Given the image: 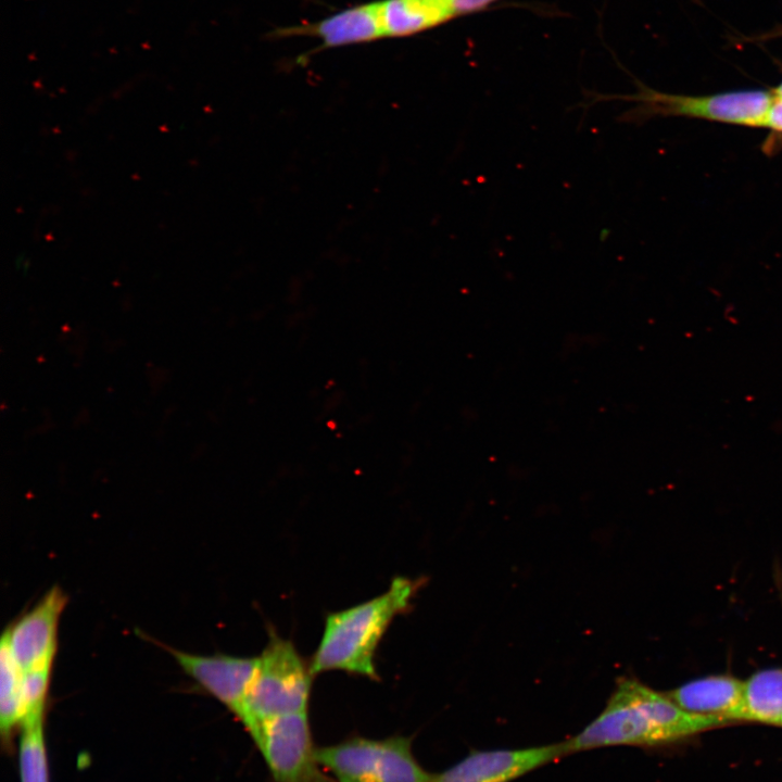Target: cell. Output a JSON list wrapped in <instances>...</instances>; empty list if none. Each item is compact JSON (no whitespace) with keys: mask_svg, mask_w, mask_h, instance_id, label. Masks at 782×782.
<instances>
[{"mask_svg":"<svg viewBox=\"0 0 782 782\" xmlns=\"http://www.w3.org/2000/svg\"><path fill=\"white\" fill-rule=\"evenodd\" d=\"M727 726L717 718L680 708L667 694L625 679L605 709L581 732L566 741L568 753L616 745L660 746L678 743Z\"/></svg>","mask_w":782,"mask_h":782,"instance_id":"obj_1","label":"cell"},{"mask_svg":"<svg viewBox=\"0 0 782 782\" xmlns=\"http://www.w3.org/2000/svg\"><path fill=\"white\" fill-rule=\"evenodd\" d=\"M420 584L398 576L382 594L329 614L312 658V673L341 670L377 680V646L395 616L407 611Z\"/></svg>","mask_w":782,"mask_h":782,"instance_id":"obj_2","label":"cell"},{"mask_svg":"<svg viewBox=\"0 0 782 782\" xmlns=\"http://www.w3.org/2000/svg\"><path fill=\"white\" fill-rule=\"evenodd\" d=\"M312 676L294 645L272 631L258 656L241 718L253 740L264 722L307 710Z\"/></svg>","mask_w":782,"mask_h":782,"instance_id":"obj_3","label":"cell"},{"mask_svg":"<svg viewBox=\"0 0 782 782\" xmlns=\"http://www.w3.org/2000/svg\"><path fill=\"white\" fill-rule=\"evenodd\" d=\"M590 97L592 99L588 105L608 100L635 102L634 108L617 117L623 123H636L654 115H676L745 126H764L774 100L772 92L764 90L682 96L656 91L646 86H640L633 94L594 93Z\"/></svg>","mask_w":782,"mask_h":782,"instance_id":"obj_4","label":"cell"},{"mask_svg":"<svg viewBox=\"0 0 782 782\" xmlns=\"http://www.w3.org/2000/svg\"><path fill=\"white\" fill-rule=\"evenodd\" d=\"M316 758L335 782H431L412 752L411 740L353 737L316 748Z\"/></svg>","mask_w":782,"mask_h":782,"instance_id":"obj_5","label":"cell"},{"mask_svg":"<svg viewBox=\"0 0 782 782\" xmlns=\"http://www.w3.org/2000/svg\"><path fill=\"white\" fill-rule=\"evenodd\" d=\"M253 741L276 782H335L316 758L307 710L264 722Z\"/></svg>","mask_w":782,"mask_h":782,"instance_id":"obj_6","label":"cell"},{"mask_svg":"<svg viewBox=\"0 0 782 782\" xmlns=\"http://www.w3.org/2000/svg\"><path fill=\"white\" fill-rule=\"evenodd\" d=\"M566 755V741L522 749L476 751L433 774L431 782H510Z\"/></svg>","mask_w":782,"mask_h":782,"instance_id":"obj_7","label":"cell"},{"mask_svg":"<svg viewBox=\"0 0 782 782\" xmlns=\"http://www.w3.org/2000/svg\"><path fill=\"white\" fill-rule=\"evenodd\" d=\"M168 651L188 676L241 720L258 657L204 656L173 648Z\"/></svg>","mask_w":782,"mask_h":782,"instance_id":"obj_8","label":"cell"},{"mask_svg":"<svg viewBox=\"0 0 782 782\" xmlns=\"http://www.w3.org/2000/svg\"><path fill=\"white\" fill-rule=\"evenodd\" d=\"M67 597L53 586L39 603L5 630L15 663L22 672L53 664L56 633Z\"/></svg>","mask_w":782,"mask_h":782,"instance_id":"obj_9","label":"cell"},{"mask_svg":"<svg viewBox=\"0 0 782 782\" xmlns=\"http://www.w3.org/2000/svg\"><path fill=\"white\" fill-rule=\"evenodd\" d=\"M667 695L690 714L717 718L726 724L742 722L743 681L733 676L695 679L671 690Z\"/></svg>","mask_w":782,"mask_h":782,"instance_id":"obj_10","label":"cell"},{"mask_svg":"<svg viewBox=\"0 0 782 782\" xmlns=\"http://www.w3.org/2000/svg\"><path fill=\"white\" fill-rule=\"evenodd\" d=\"M310 35L321 48L370 42L386 37L380 2H369L341 10L318 22L282 29L280 35Z\"/></svg>","mask_w":782,"mask_h":782,"instance_id":"obj_11","label":"cell"},{"mask_svg":"<svg viewBox=\"0 0 782 782\" xmlns=\"http://www.w3.org/2000/svg\"><path fill=\"white\" fill-rule=\"evenodd\" d=\"M386 37L419 34L455 17L451 0H381Z\"/></svg>","mask_w":782,"mask_h":782,"instance_id":"obj_12","label":"cell"},{"mask_svg":"<svg viewBox=\"0 0 782 782\" xmlns=\"http://www.w3.org/2000/svg\"><path fill=\"white\" fill-rule=\"evenodd\" d=\"M782 718V668L762 669L743 681L742 722L778 726Z\"/></svg>","mask_w":782,"mask_h":782,"instance_id":"obj_13","label":"cell"},{"mask_svg":"<svg viewBox=\"0 0 782 782\" xmlns=\"http://www.w3.org/2000/svg\"><path fill=\"white\" fill-rule=\"evenodd\" d=\"M18 748L21 782H49L43 714L25 718Z\"/></svg>","mask_w":782,"mask_h":782,"instance_id":"obj_14","label":"cell"},{"mask_svg":"<svg viewBox=\"0 0 782 782\" xmlns=\"http://www.w3.org/2000/svg\"><path fill=\"white\" fill-rule=\"evenodd\" d=\"M0 726L2 733L10 735L22 720V671L12 655L5 631L0 642Z\"/></svg>","mask_w":782,"mask_h":782,"instance_id":"obj_15","label":"cell"},{"mask_svg":"<svg viewBox=\"0 0 782 782\" xmlns=\"http://www.w3.org/2000/svg\"><path fill=\"white\" fill-rule=\"evenodd\" d=\"M52 665L22 672L21 710L22 721L34 715L43 714Z\"/></svg>","mask_w":782,"mask_h":782,"instance_id":"obj_16","label":"cell"},{"mask_svg":"<svg viewBox=\"0 0 782 782\" xmlns=\"http://www.w3.org/2000/svg\"><path fill=\"white\" fill-rule=\"evenodd\" d=\"M497 0H451L454 15H466L479 12Z\"/></svg>","mask_w":782,"mask_h":782,"instance_id":"obj_17","label":"cell"},{"mask_svg":"<svg viewBox=\"0 0 782 782\" xmlns=\"http://www.w3.org/2000/svg\"><path fill=\"white\" fill-rule=\"evenodd\" d=\"M778 133H782V99H774L766 117L765 125Z\"/></svg>","mask_w":782,"mask_h":782,"instance_id":"obj_18","label":"cell"},{"mask_svg":"<svg viewBox=\"0 0 782 782\" xmlns=\"http://www.w3.org/2000/svg\"><path fill=\"white\" fill-rule=\"evenodd\" d=\"M774 99H782V81L772 91Z\"/></svg>","mask_w":782,"mask_h":782,"instance_id":"obj_19","label":"cell"},{"mask_svg":"<svg viewBox=\"0 0 782 782\" xmlns=\"http://www.w3.org/2000/svg\"><path fill=\"white\" fill-rule=\"evenodd\" d=\"M778 727H782V718L780 719Z\"/></svg>","mask_w":782,"mask_h":782,"instance_id":"obj_20","label":"cell"}]
</instances>
